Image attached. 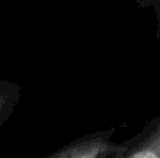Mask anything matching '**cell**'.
<instances>
[{"label":"cell","instance_id":"obj_3","mask_svg":"<svg viewBox=\"0 0 160 158\" xmlns=\"http://www.w3.org/2000/svg\"><path fill=\"white\" fill-rule=\"evenodd\" d=\"M20 99V85L14 81L0 79V127L12 116Z\"/></svg>","mask_w":160,"mask_h":158},{"label":"cell","instance_id":"obj_2","mask_svg":"<svg viewBox=\"0 0 160 158\" xmlns=\"http://www.w3.org/2000/svg\"><path fill=\"white\" fill-rule=\"evenodd\" d=\"M121 158H160V113L129 140Z\"/></svg>","mask_w":160,"mask_h":158},{"label":"cell","instance_id":"obj_1","mask_svg":"<svg viewBox=\"0 0 160 158\" xmlns=\"http://www.w3.org/2000/svg\"><path fill=\"white\" fill-rule=\"evenodd\" d=\"M113 136V127L87 133L45 158H121L129 146V140L120 143L115 141Z\"/></svg>","mask_w":160,"mask_h":158},{"label":"cell","instance_id":"obj_4","mask_svg":"<svg viewBox=\"0 0 160 158\" xmlns=\"http://www.w3.org/2000/svg\"><path fill=\"white\" fill-rule=\"evenodd\" d=\"M137 5L143 9H151L156 16V36L160 39V0H137Z\"/></svg>","mask_w":160,"mask_h":158}]
</instances>
